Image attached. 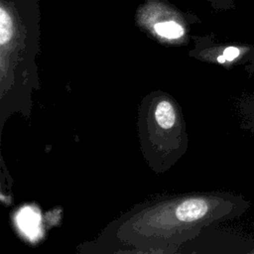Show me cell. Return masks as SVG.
Here are the masks:
<instances>
[{"instance_id": "6da1fadb", "label": "cell", "mask_w": 254, "mask_h": 254, "mask_svg": "<svg viewBox=\"0 0 254 254\" xmlns=\"http://www.w3.org/2000/svg\"><path fill=\"white\" fill-rule=\"evenodd\" d=\"M208 209L207 202L201 198H190L183 201L176 210L177 217L182 221H193L202 217Z\"/></svg>"}, {"instance_id": "5b68a950", "label": "cell", "mask_w": 254, "mask_h": 254, "mask_svg": "<svg viewBox=\"0 0 254 254\" xmlns=\"http://www.w3.org/2000/svg\"><path fill=\"white\" fill-rule=\"evenodd\" d=\"M217 8H232L234 7V0H208Z\"/></svg>"}, {"instance_id": "7a4b0ae2", "label": "cell", "mask_w": 254, "mask_h": 254, "mask_svg": "<svg viewBox=\"0 0 254 254\" xmlns=\"http://www.w3.org/2000/svg\"><path fill=\"white\" fill-rule=\"evenodd\" d=\"M154 31L157 35L170 40L179 39L185 34L184 27L173 19H167L155 23Z\"/></svg>"}, {"instance_id": "8992f818", "label": "cell", "mask_w": 254, "mask_h": 254, "mask_svg": "<svg viewBox=\"0 0 254 254\" xmlns=\"http://www.w3.org/2000/svg\"><path fill=\"white\" fill-rule=\"evenodd\" d=\"M217 62L220 63V64H223V63L226 62V59H225V57L223 55H220V56L217 57Z\"/></svg>"}, {"instance_id": "3957f363", "label": "cell", "mask_w": 254, "mask_h": 254, "mask_svg": "<svg viewBox=\"0 0 254 254\" xmlns=\"http://www.w3.org/2000/svg\"><path fill=\"white\" fill-rule=\"evenodd\" d=\"M155 118L162 128H171L176 122V112L173 105L167 100L160 101L156 107Z\"/></svg>"}, {"instance_id": "277c9868", "label": "cell", "mask_w": 254, "mask_h": 254, "mask_svg": "<svg viewBox=\"0 0 254 254\" xmlns=\"http://www.w3.org/2000/svg\"><path fill=\"white\" fill-rule=\"evenodd\" d=\"M222 55L225 57L226 61L231 62V61H233L234 59H236L240 55V50L238 48H236V47L230 46V47H227L226 49H224Z\"/></svg>"}]
</instances>
